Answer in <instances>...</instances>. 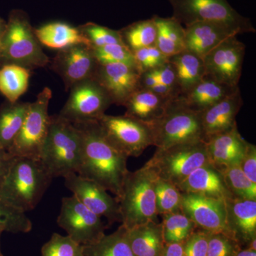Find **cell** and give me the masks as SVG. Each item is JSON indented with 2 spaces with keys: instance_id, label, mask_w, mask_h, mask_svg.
Segmentation results:
<instances>
[{
  "instance_id": "obj_32",
  "label": "cell",
  "mask_w": 256,
  "mask_h": 256,
  "mask_svg": "<svg viewBox=\"0 0 256 256\" xmlns=\"http://www.w3.org/2000/svg\"><path fill=\"white\" fill-rule=\"evenodd\" d=\"M122 43L131 52L156 46L158 30L154 20H142L120 30Z\"/></svg>"
},
{
  "instance_id": "obj_13",
  "label": "cell",
  "mask_w": 256,
  "mask_h": 256,
  "mask_svg": "<svg viewBox=\"0 0 256 256\" xmlns=\"http://www.w3.org/2000/svg\"><path fill=\"white\" fill-rule=\"evenodd\" d=\"M246 48L237 36L227 38L203 58L205 76L228 86L238 87Z\"/></svg>"
},
{
  "instance_id": "obj_34",
  "label": "cell",
  "mask_w": 256,
  "mask_h": 256,
  "mask_svg": "<svg viewBox=\"0 0 256 256\" xmlns=\"http://www.w3.org/2000/svg\"><path fill=\"white\" fill-rule=\"evenodd\" d=\"M163 236L165 244L184 242L197 228L182 210L162 216Z\"/></svg>"
},
{
  "instance_id": "obj_36",
  "label": "cell",
  "mask_w": 256,
  "mask_h": 256,
  "mask_svg": "<svg viewBox=\"0 0 256 256\" xmlns=\"http://www.w3.org/2000/svg\"><path fill=\"white\" fill-rule=\"evenodd\" d=\"M32 220L25 212L14 208L0 196V228L13 234H28L32 230Z\"/></svg>"
},
{
  "instance_id": "obj_17",
  "label": "cell",
  "mask_w": 256,
  "mask_h": 256,
  "mask_svg": "<svg viewBox=\"0 0 256 256\" xmlns=\"http://www.w3.org/2000/svg\"><path fill=\"white\" fill-rule=\"evenodd\" d=\"M182 210L197 228L230 236L226 225V202L201 195L183 194Z\"/></svg>"
},
{
  "instance_id": "obj_42",
  "label": "cell",
  "mask_w": 256,
  "mask_h": 256,
  "mask_svg": "<svg viewBox=\"0 0 256 256\" xmlns=\"http://www.w3.org/2000/svg\"><path fill=\"white\" fill-rule=\"evenodd\" d=\"M210 232L197 228L184 244V256H206Z\"/></svg>"
},
{
  "instance_id": "obj_19",
  "label": "cell",
  "mask_w": 256,
  "mask_h": 256,
  "mask_svg": "<svg viewBox=\"0 0 256 256\" xmlns=\"http://www.w3.org/2000/svg\"><path fill=\"white\" fill-rule=\"evenodd\" d=\"M244 105L240 88L232 95L202 112L204 142L215 134L226 132L237 126L236 117Z\"/></svg>"
},
{
  "instance_id": "obj_14",
  "label": "cell",
  "mask_w": 256,
  "mask_h": 256,
  "mask_svg": "<svg viewBox=\"0 0 256 256\" xmlns=\"http://www.w3.org/2000/svg\"><path fill=\"white\" fill-rule=\"evenodd\" d=\"M65 186L80 203L100 218L104 217L112 224L121 223L118 202L98 184L89 178L72 173L64 178Z\"/></svg>"
},
{
  "instance_id": "obj_31",
  "label": "cell",
  "mask_w": 256,
  "mask_h": 256,
  "mask_svg": "<svg viewBox=\"0 0 256 256\" xmlns=\"http://www.w3.org/2000/svg\"><path fill=\"white\" fill-rule=\"evenodd\" d=\"M85 256H134L129 240L128 230L121 225L110 235H105L98 242L84 246Z\"/></svg>"
},
{
  "instance_id": "obj_5",
  "label": "cell",
  "mask_w": 256,
  "mask_h": 256,
  "mask_svg": "<svg viewBox=\"0 0 256 256\" xmlns=\"http://www.w3.org/2000/svg\"><path fill=\"white\" fill-rule=\"evenodd\" d=\"M82 154V140L77 128L58 116H50L48 136L40 160L54 178L78 174Z\"/></svg>"
},
{
  "instance_id": "obj_50",
  "label": "cell",
  "mask_w": 256,
  "mask_h": 256,
  "mask_svg": "<svg viewBox=\"0 0 256 256\" xmlns=\"http://www.w3.org/2000/svg\"><path fill=\"white\" fill-rule=\"evenodd\" d=\"M2 229L0 228V236H1V234H2ZM0 256H3L2 254L1 250H0Z\"/></svg>"
},
{
  "instance_id": "obj_29",
  "label": "cell",
  "mask_w": 256,
  "mask_h": 256,
  "mask_svg": "<svg viewBox=\"0 0 256 256\" xmlns=\"http://www.w3.org/2000/svg\"><path fill=\"white\" fill-rule=\"evenodd\" d=\"M31 102L10 104L0 110V148L9 150L21 130Z\"/></svg>"
},
{
  "instance_id": "obj_44",
  "label": "cell",
  "mask_w": 256,
  "mask_h": 256,
  "mask_svg": "<svg viewBox=\"0 0 256 256\" xmlns=\"http://www.w3.org/2000/svg\"><path fill=\"white\" fill-rule=\"evenodd\" d=\"M152 70L156 74L159 84L178 88L174 68L169 62Z\"/></svg>"
},
{
  "instance_id": "obj_1",
  "label": "cell",
  "mask_w": 256,
  "mask_h": 256,
  "mask_svg": "<svg viewBox=\"0 0 256 256\" xmlns=\"http://www.w3.org/2000/svg\"><path fill=\"white\" fill-rule=\"evenodd\" d=\"M74 124L82 140L78 174L96 182L118 198L129 172V158L110 142L98 121Z\"/></svg>"
},
{
  "instance_id": "obj_11",
  "label": "cell",
  "mask_w": 256,
  "mask_h": 256,
  "mask_svg": "<svg viewBox=\"0 0 256 256\" xmlns=\"http://www.w3.org/2000/svg\"><path fill=\"white\" fill-rule=\"evenodd\" d=\"M70 90L60 116L72 124L97 121L114 105L108 94L94 78L74 86Z\"/></svg>"
},
{
  "instance_id": "obj_45",
  "label": "cell",
  "mask_w": 256,
  "mask_h": 256,
  "mask_svg": "<svg viewBox=\"0 0 256 256\" xmlns=\"http://www.w3.org/2000/svg\"><path fill=\"white\" fill-rule=\"evenodd\" d=\"M14 158L8 150L0 148V188L9 173Z\"/></svg>"
},
{
  "instance_id": "obj_3",
  "label": "cell",
  "mask_w": 256,
  "mask_h": 256,
  "mask_svg": "<svg viewBox=\"0 0 256 256\" xmlns=\"http://www.w3.org/2000/svg\"><path fill=\"white\" fill-rule=\"evenodd\" d=\"M50 63L28 14L22 10H13L0 37L1 65L14 64L32 70L44 68Z\"/></svg>"
},
{
  "instance_id": "obj_10",
  "label": "cell",
  "mask_w": 256,
  "mask_h": 256,
  "mask_svg": "<svg viewBox=\"0 0 256 256\" xmlns=\"http://www.w3.org/2000/svg\"><path fill=\"white\" fill-rule=\"evenodd\" d=\"M102 131L120 151L128 158H138L146 150L153 146L150 126L124 114H104L98 120Z\"/></svg>"
},
{
  "instance_id": "obj_38",
  "label": "cell",
  "mask_w": 256,
  "mask_h": 256,
  "mask_svg": "<svg viewBox=\"0 0 256 256\" xmlns=\"http://www.w3.org/2000/svg\"><path fill=\"white\" fill-rule=\"evenodd\" d=\"M92 48L122 43L119 31L110 30L97 24L88 22L78 28Z\"/></svg>"
},
{
  "instance_id": "obj_22",
  "label": "cell",
  "mask_w": 256,
  "mask_h": 256,
  "mask_svg": "<svg viewBox=\"0 0 256 256\" xmlns=\"http://www.w3.org/2000/svg\"><path fill=\"white\" fill-rule=\"evenodd\" d=\"M178 188L183 194L201 195L224 202L233 197L224 183L222 173L212 164L194 171Z\"/></svg>"
},
{
  "instance_id": "obj_41",
  "label": "cell",
  "mask_w": 256,
  "mask_h": 256,
  "mask_svg": "<svg viewBox=\"0 0 256 256\" xmlns=\"http://www.w3.org/2000/svg\"><path fill=\"white\" fill-rule=\"evenodd\" d=\"M242 246L224 234L210 233L206 256H235Z\"/></svg>"
},
{
  "instance_id": "obj_48",
  "label": "cell",
  "mask_w": 256,
  "mask_h": 256,
  "mask_svg": "<svg viewBox=\"0 0 256 256\" xmlns=\"http://www.w3.org/2000/svg\"><path fill=\"white\" fill-rule=\"evenodd\" d=\"M235 256H256V250L248 248H240Z\"/></svg>"
},
{
  "instance_id": "obj_27",
  "label": "cell",
  "mask_w": 256,
  "mask_h": 256,
  "mask_svg": "<svg viewBox=\"0 0 256 256\" xmlns=\"http://www.w3.org/2000/svg\"><path fill=\"white\" fill-rule=\"evenodd\" d=\"M238 89L239 86H228L205 76L196 86L183 97L190 108L202 112L232 95Z\"/></svg>"
},
{
  "instance_id": "obj_47",
  "label": "cell",
  "mask_w": 256,
  "mask_h": 256,
  "mask_svg": "<svg viewBox=\"0 0 256 256\" xmlns=\"http://www.w3.org/2000/svg\"><path fill=\"white\" fill-rule=\"evenodd\" d=\"M184 244L183 242H174V244H166L162 256H184Z\"/></svg>"
},
{
  "instance_id": "obj_20",
  "label": "cell",
  "mask_w": 256,
  "mask_h": 256,
  "mask_svg": "<svg viewBox=\"0 0 256 256\" xmlns=\"http://www.w3.org/2000/svg\"><path fill=\"white\" fill-rule=\"evenodd\" d=\"M238 35L232 28L220 24H194L185 28V48L204 58L227 38Z\"/></svg>"
},
{
  "instance_id": "obj_9",
  "label": "cell",
  "mask_w": 256,
  "mask_h": 256,
  "mask_svg": "<svg viewBox=\"0 0 256 256\" xmlns=\"http://www.w3.org/2000/svg\"><path fill=\"white\" fill-rule=\"evenodd\" d=\"M52 90L44 88L30 104L22 128L8 152L13 158L40 160L42 148L48 136L50 116L48 114Z\"/></svg>"
},
{
  "instance_id": "obj_40",
  "label": "cell",
  "mask_w": 256,
  "mask_h": 256,
  "mask_svg": "<svg viewBox=\"0 0 256 256\" xmlns=\"http://www.w3.org/2000/svg\"><path fill=\"white\" fill-rule=\"evenodd\" d=\"M132 54L141 73L154 70L168 62V57L156 46L141 48L133 52Z\"/></svg>"
},
{
  "instance_id": "obj_18",
  "label": "cell",
  "mask_w": 256,
  "mask_h": 256,
  "mask_svg": "<svg viewBox=\"0 0 256 256\" xmlns=\"http://www.w3.org/2000/svg\"><path fill=\"white\" fill-rule=\"evenodd\" d=\"M229 236L242 248L256 239V201L232 197L226 202Z\"/></svg>"
},
{
  "instance_id": "obj_6",
  "label": "cell",
  "mask_w": 256,
  "mask_h": 256,
  "mask_svg": "<svg viewBox=\"0 0 256 256\" xmlns=\"http://www.w3.org/2000/svg\"><path fill=\"white\" fill-rule=\"evenodd\" d=\"M149 126L158 150L204 141L202 112L190 108L183 96L170 100L162 116Z\"/></svg>"
},
{
  "instance_id": "obj_33",
  "label": "cell",
  "mask_w": 256,
  "mask_h": 256,
  "mask_svg": "<svg viewBox=\"0 0 256 256\" xmlns=\"http://www.w3.org/2000/svg\"><path fill=\"white\" fill-rule=\"evenodd\" d=\"M217 169L222 173L224 183L233 197L256 201V184L247 178L238 164L222 166Z\"/></svg>"
},
{
  "instance_id": "obj_43",
  "label": "cell",
  "mask_w": 256,
  "mask_h": 256,
  "mask_svg": "<svg viewBox=\"0 0 256 256\" xmlns=\"http://www.w3.org/2000/svg\"><path fill=\"white\" fill-rule=\"evenodd\" d=\"M240 169L246 175L247 178L256 184V146L255 144L249 143L246 151L240 163Z\"/></svg>"
},
{
  "instance_id": "obj_25",
  "label": "cell",
  "mask_w": 256,
  "mask_h": 256,
  "mask_svg": "<svg viewBox=\"0 0 256 256\" xmlns=\"http://www.w3.org/2000/svg\"><path fill=\"white\" fill-rule=\"evenodd\" d=\"M174 67L176 84L182 96H186L205 76L203 58L188 50L168 58Z\"/></svg>"
},
{
  "instance_id": "obj_21",
  "label": "cell",
  "mask_w": 256,
  "mask_h": 256,
  "mask_svg": "<svg viewBox=\"0 0 256 256\" xmlns=\"http://www.w3.org/2000/svg\"><path fill=\"white\" fill-rule=\"evenodd\" d=\"M205 142L210 164L217 168L239 164L249 144L240 136L238 126L212 136Z\"/></svg>"
},
{
  "instance_id": "obj_24",
  "label": "cell",
  "mask_w": 256,
  "mask_h": 256,
  "mask_svg": "<svg viewBox=\"0 0 256 256\" xmlns=\"http://www.w3.org/2000/svg\"><path fill=\"white\" fill-rule=\"evenodd\" d=\"M128 240L134 256H162L166 245L159 222H150L129 229Z\"/></svg>"
},
{
  "instance_id": "obj_4",
  "label": "cell",
  "mask_w": 256,
  "mask_h": 256,
  "mask_svg": "<svg viewBox=\"0 0 256 256\" xmlns=\"http://www.w3.org/2000/svg\"><path fill=\"white\" fill-rule=\"evenodd\" d=\"M158 176L146 164L124 178L120 194L116 198L119 204L121 224L126 228L158 222L156 185Z\"/></svg>"
},
{
  "instance_id": "obj_35",
  "label": "cell",
  "mask_w": 256,
  "mask_h": 256,
  "mask_svg": "<svg viewBox=\"0 0 256 256\" xmlns=\"http://www.w3.org/2000/svg\"><path fill=\"white\" fill-rule=\"evenodd\" d=\"M156 191L159 216L182 210L183 194L176 185L168 180L158 178Z\"/></svg>"
},
{
  "instance_id": "obj_30",
  "label": "cell",
  "mask_w": 256,
  "mask_h": 256,
  "mask_svg": "<svg viewBox=\"0 0 256 256\" xmlns=\"http://www.w3.org/2000/svg\"><path fill=\"white\" fill-rule=\"evenodd\" d=\"M31 70L14 64H6L0 68V92L10 104L18 102L28 92Z\"/></svg>"
},
{
  "instance_id": "obj_8",
  "label": "cell",
  "mask_w": 256,
  "mask_h": 256,
  "mask_svg": "<svg viewBox=\"0 0 256 256\" xmlns=\"http://www.w3.org/2000/svg\"><path fill=\"white\" fill-rule=\"evenodd\" d=\"M208 164H212L204 141L156 149L146 164L158 178L168 180L178 188L194 171Z\"/></svg>"
},
{
  "instance_id": "obj_49",
  "label": "cell",
  "mask_w": 256,
  "mask_h": 256,
  "mask_svg": "<svg viewBox=\"0 0 256 256\" xmlns=\"http://www.w3.org/2000/svg\"><path fill=\"white\" fill-rule=\"evenodd\" d=\"M6 22H5L3 18H0V37L2 36V35L4 33L5 28H6Z\"/></svg>"
},
{
  "instance_id": "obj_28",
  "label": "cell",
  "mask_w": 256,
  "mask_h": 256,
  "mask_svg": "<svg viewBox=\"0 0 256 256\" xmlns=\"http://www.w3.org/2000/svg\"><path fill=\"white\" fill-rule=\"evenodd\" d=\"M153 20L158 30L156 46L170 58L182 53L185 48V28L174 18H162L156 15Z\"/></svg>"
},
{
  "instance_id": "obj_16",
  "label": "cell",
  "mask_w": 256,
  "mask_h": 256,
  "mask_svg": "<svg viewBox=\"0 0 256 256\" xmlns=\"http://www.w3.org/2000/svg\"><path fill=\"white\" fill-rule=\"evenodd\" d=\"M141 72L136 67L122 64H98L94 78L108 94L112 104L124 106L139 90Z\"/></svg>"
},
{
  "instance_id": "obj_23",
  "label": "cell",
  "mask_w": 256,
  "mask_h": 256,
  "mask_svg": "<svg viewBox=\"0 0 256 256\" xmlns=\"http://www.w3.org/2000/svg\"><path fill=\"white\" fill-rule=\"evenodd\" d=\"M170 100L148 89L140 88L124 105L126 114L150 124L162 116Z\"/></svg>"
},
{
  "instance_id": "obj_46",
  "label": "cell",
  "mask_w": 256,
  "mask_h": 256,
  "mask_svg": "<svg viewBox=\"0 0 256 256\" xmlns=\"http://www.w3.org/2000/svg\"><path fill=\"white\" fill-rule=\"evenodd\" d=\"M158 84L159 82L153 70H148V72L141 73L140 78V88L150 89Z\"/></svg>"
},
{
  "instance_id": "obj_39",
  "label": "cell",
  "mask_w": 256,
  "mask_h": 256,
  "mask_svg": "<svg viewBox=\"0 0 256 256\" xmlns=\"http://www.w3.org/2000/svg\"><path fill=\"white\" fill-rule=\"evenodd\" d=\"M42 256H85L84 246L68 236L54 233L42 248Z\"/></svg>"
},
{
  "instance_id": "obj_37",
  "label": "cell",
  "mask_w": 256,
  "mask_h": 256,
  "mask_svg": "<svg viewBox=\"0 0 256 256\" xmlns=\"http://www.w3.org/2000/svg\"><path fill=\"white\" fill-rule=\"evenodd\" d=\"M92 50L96 60L100 65L122 64L138 68L132 52L124 44L108 45Z\"/></svg>"
},
{
  "instance_id": "obj_7",
  "label": "cell",
  "mask_w": 256,
  "mask_h": 256,
  "mask_svg": "<svg viewBox=\"0 0 256 256\" xmlns=\"http://www.w3.org/2000/svg\"><path fill=\"white\" fill-rule=\"evenodd\" d=\"M173 8V18L188 26L198 22L220 24L238 34L255 33L249 18L234 9L227 0H169Z\"/></svg>"
},
{
  "instance_id": "obj_15",
  "label": "cell",
  "mask_w": 256,
  "mask_h": 256,
  "mask_svg": "<svg viewBox=\"0 0 256 256\" xmlns=\"http://www.w3.org/2000/svg\"><path fill=\"white\" fill-rule=\"evenodd\" d=\"M98 66L92 47L84 44L58 50L52 63V69L63 80L67 90L94 78Z\"/></svg>"
},
{
  "instance_id": "obj_26",
  "label": "cell",
  "mask_w": 256,
  "mask_h": 256,
  "mask_svg": "<svg viewBox=\"0 0 256 256\" xmlns=\"http://www.w3.org/2000/svg\"><path fill=\"white\" fill-rule=\"evenodd\" d=\"M35 34L42 45L52 50H60L80 44L90 46L79 28L68 24H48L35 30Z\"/></svg>"
},
{
  "instance_id": "obj_2",
  "label": "cell",
  "mask_w": 256,
  "mask_h": 256,
  "mask_svg": "<svg viewBox=\"0 0 256 256\" xmlns=\"http://www.w3.org/2000/svg\"><path fill=\"white\" fill-rule=\"evenodd\" d=\"M53 180L41 160L14 158L0 188V196L26 213L36 208Z\"/></svg>"
},
{
  "instance_id": "obj_12",
  "label": "cell",
  "mask_w": 256,
  "mask_h": 256,
  "mask_svg": "<svg viewBox=\"0 0 256 256\" xmlns=\"http://www.w3.org/2000/svg\"><path fill=\"white\" fill-rule=\"evenodd\" d=\"M57 223L76 242L87 246L106 235L102 218L84 206L75 196L64 197Z\"/></svg>"
}]
</instances>
